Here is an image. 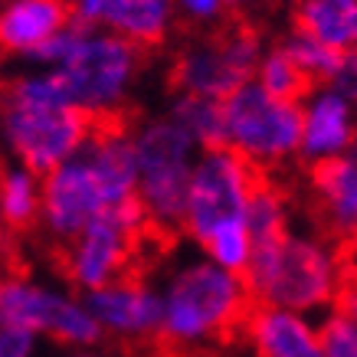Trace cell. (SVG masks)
<instances>
[{
	"instance_id": "obj_1",
	"label": "cell",
	"mask_w": 357,
	"mask_h": 357,
	"mask_svg": "<svg viewBox=\"0 0 357 357\" xmlns=\"http://www.w3.org/2000/svg\"><path fill=\"white\" fill-rule=\"evenodd\" d=\"M154 285L161 295L158 344L181 357L220 351L229 337L239 335L252 305L243 275L213 266L197 249L167 262Z\"/></svg>"
},
{
	"instance_id": "obj_2",
	"label": "cell",
	"mask_w": 357,
	"mask_h": 357,
	"mask_svg": "<svg viewBox=\"0 0 357 357\" xmlns=\"http://www.w3.org/2000/svg\"><path fill=\"white\" fill-rule=\"evenodd\" d=\"M26 66L56 73L69 102L89 121H112L128 112L144 79V50L112 33L69 23Z\"/></svg>"
},
{
	"instance_id": "obj_3",
	"label": "cell",
	"mask_w": 357,
	"mask_h": 357,
	"mask_svg": "<svg viewBox=\"0 0 357 357\" xmlns=\"http://www.w3.org/2000/svg\"><path fill=\"white\" fill-rule=\"evenodd\" d=\"M92 125L50 69L26 66L0 86V148L40 177L82 151Z\"/></svg>"
},
{
	"instance_id": "obj_4",
	"label": "cell",
	"mask_w": 357,
	"mask_h": 357,
	"mask_svg": "<svg viewBox=\"0 0 357 357\" xmlns=\"http://www.w3.org/2000/svg\"><path fill=\"white\" fill-rule=\"evenodd\" d=\"M344 279V259L331 236L295 227L259 243L243 272L252 305H275L298 314L328 312Z\"/></svg>"
},
{
	"instance_id": "obj_5",
	"label": "cell",
	"mask_w": 357,
	"mask_h": 357,
	"mask_svg": "<svg viewBox=\"0 0 357 357\" xmlns=\"http://www.w3.org/2000/svg\"><path fill=\"white\" fill-rule=\"evenodd\" d=\"M131 144H135V164H138L135 200L148 220V229L158 236L181 233L187 181H190L200 148L187 138V131L167 112L135 121Z\"/></svg>"
},
{
	"instance_id": "obj_6",
	"label": "cell",
	"mask_w": 357,
	"mask_h": 357,
	"mask_svg": "<svg viewBox=\"0 0 357 357\" xmlns=\"http://www.w3.org/2000/svg\"><path fill=\"white\" fill-rule=\"evenodd\" d=\"M262 50L266 36L243 20L223 23L220 30L210 33H197L174 50L167 63L171 92L223 102L229 92L252 82Z\"/></svg>"
},
{
	"instance_id": "obj_7",
	"label": "cell",
	"mask_w": 357,
	"mask_h": 357,
	"mask_svg": "<svg viewBox=\"0 0 357 357\" xmlns=\"http://www.w3.org/2000/svg\"><path fill=\"white\" fill-rule=\"evenodd\" d=\"M223 148L256 171H279L298 161L302 112L295 98H275L256 82L239 86L223 102Z\"/></svg>"
},
{
	"instance_id": "obj_8",
	"label": "cell",
	"mask_w": 357,
	"mask_h": 357,
	"mask_svg": "<svg viewBox=\"0 0 357 357\" xmlns=\"http://www.w3.org/2000/svg\"><path fill=\"white\" fill-rule=\"evenodd\" d=\"M148 233L151 229H148L138 200L109 206L92 223H86L66 246H59L63 275L73 285V292L86 295L121 275H131L141 259Z\"/></svg>"
},
{
	"instance_id": "obj_9",
	"label": "cell",
	"mask_w": 357,
	"mask_h": 357,
	"mask_svg": "<svg viewBox=\"0 0 357 357\" xmlns=\"http://www.w3.org/2000/svg\"><path fill=\"white\" fill-rule=\"evenodd\" d=\"M0 328L30 331L63 347H96L102 331L82 295L20 272H0Z\"/></svg>"
},
{
	"instance_id": "obj_10",
	"label": "cell",
	"mask_w": 357,
	"mask_h": 357,
	"mask_svg": "<svg viewBox=\"0 0 357 357\" xmlns=\"http://www.w3.org/2000/svg\"><path fill=\"white\" fill-rule=\"evenodd\" d=\"M259 177L262 174L252 164H246L229 148L200 151L194 171H190V181H187L181 233L197 246L213 229L227 227V223H243L249 197L259 184Z\"/></svg>"
},
{
	"instance_id": "obj_11",
	"label": "cell",
	"mask_w": 357,
	"mask_h": 357,
	"mask_svg": "<svg viewBox=\"0 0 357 357\" xmlns=\"http://www.w3.org/2000/svg\"><path fill=\"white\" fill-rule=\"evenodd\" d=\"M112 206L105 187L82 151L40 177V223L43 236L66 246L79 229Z\"/></svg>"
},
{
	"instance_id": "obj_12",
	"label": "cell",
	"mask_w": 357,
	"mask_h": 357,
	"mask_svg": "<svg viewBox=\"0 0 357 357\" xmlns=\"http://www.w3.org/2000/svg\"><path fill=\"white\" fill-rule=\"evenodd\" d=\"M82 302H86L102 337L128 347L158 344L161 295H158V285L151 279L131 272V275H121L96 292H86Z\"/></svg>"
},
{
	"instance_id": "obj_13",
	"label": "cell",
	"mask_w": 357,
	"mask_h": 357,
	"mask_svg": "<svg viewBox=\"0 0 357 357\" xmlns=\"http://www.w3.org/2000/svg\"><path fill=\"white\" fill-rule=\"evenodd\" d=\"M69 13L79 26L121 36L144 53L161 50L177 33L171 0H69Z\"/></svg>"
},
{
	"instance_id": "obj_14",
	"label": "cell",
	"mask_w": 357,
	"mask_h": 357,
	"mask_svg": "<svg viewBox=\"0 0 357 357\" xmlns=\"http://www.w3.org/2000/svg\"><path fill=\"white\" fill-rule=\"evenodd\" d=\"M298 112H302L298 161L308 167L344 154L357 141V105L331 82L308 89L298 98Z\"/></svg>"
},
{
	"instance_id": "obj_15",
	"label": "cell",
	"mask_w": 357,
	"mask_h": 357,
	"mask_svg": "<svg viewBox=\"0 0 357 357\" xmlns=\"http://www.w3.org/2000/svg\"><path fill=\"white\" fill-rule=\"evenodd\" d=\"M239 335L249 357H325L312 314L285 312L275 305H249Z\"/></svg>"
},
{
	"instance_id": "obj_16",
	"label": "cell",
	"mask_w": 357,
	"mask_h": 357,
	"mask_svg": "<svg viewBox=\"0 0 357 357\" xmlns=\"http://www.w3.org/2000/svg\"><path fill=\"white\" fill-rule=\"evenodd\" d=\"M314 213L325 223V236L351 239L357 229V141L344 154L308 167Z\"/></svg>"
},
{
	"instance_id": "obj_17",
	"label": "cell",
	"mask_w": 357,
	"mask_h": 357,
	"mask_svg": "<svg viewBox=\"0 0 357 357\" xmlns=\"http://www.w3.org/2000/svg\"><path fill=\"white\" fill-rule=\"evenodd\" d=\"M69 23V0H7L0 7V53L26 63Z\"/></svg>"
},
{
	"instance_id": "obj_18",
	"label": "cell",
	"mask_w": 357,
	"mask_h": 357,
	"mask_svg": "<svg viewBox=\"0 0 357 357\" xmlns=\"http://www.w3.org/2000/svg\"><path fill=\"white\" fill-rule=\"evenodd\" d=\"M292 26L347 53L357 46V0H292Z\"/></svg>"
},
{
	"instance_id": "obj_19",
	"label": "cell",
	"mask_w": 357,
	"mask_h": 357,
	"mask_svg": "<svg viewBox=\"0 0 357 357\" xmlns=\"http://www.w3.org/2000/svg\"><path fill=\"white\" fill-rule=\"evenodd\" d=\"M0 220L10 236H23L40 223V174L13 161L0 164Z\"/></svg>"
},
{
	"instance_id": "obj_20",
	"label": "cell",
	"mask_w": 357,
	"mask_h": 357,
	"mask_svg": "<svg viewBox=\"0 0 357 357\" xmlns=\"http://www.w3.org/2000/svg\"><path fill=\"white\" fill-rule=\"evenodd\" d=\"M164 112L187 131V138L194 141L200 151H206V148H223V105H220V102L171 92Z\"/></svg>"
},
{
	"instance_id": "obj_21",
	"label": "cell",
	"mask_w": 357,
	"mask_h": 357,
	"mask_svg": "<svg viewBox=\"0 0 357 357\" xmlns=\"http://www.w3.org/2000/svg\"><path fill=\"white\" fill-rule=\"evenodd\" d=\"M243 223H246L249 236H252L256 246L282 236L285 229H292V204H289V194H285L275 181L259 177V184H256L252 197H249Z\"/></svg>"
},
{
	"instance_id": "obj_22",
	"label": "cell",
	"mask_w": 357,
	"mask_h": 357,
	"mask_svg": "<svg viewBox=\"0 0 357 357\" xmlns=\"http://www.w3.org/2000/svg\"><path fill=\"white\" fill-rule=\"evenodd\" d=\"M275 43L298 66V73L305 76L308 86H325V82H331V76H335V69H337V59H341V53H335L331 46L318 43L314 36L295 30V26H289Z\"/></svg>"
},
{
	"instance_id": "obj_23",
	"label": "cell",
	"mask_w": 357,
	"mask_h": 357,
	"mask_svg": "<svg viewBox=\"0 0 357 357\" xmlns=\"http://www.w3.org/2000/svg\"><path fill=\"white\" fill-rule=\"evenodd\" d=\"M252 82H256L259 89H266L269 96L295 98V102L312 89L308 82H305L302 73H298V66L289 59V53H285L279 43H266L259 63H256V73H252Z\"/></svg>"
},
{
	"instance_id": "obj_24",
	"label": "cell",
	"mask_w": 357,
	"mask_h": 357,
	"mask_svg": "<svg viewBox=\"0 0 357 357\" xmlns=\"http://www.w3.org/2000/svg\"><path fill=\"white\" fill-rule=\"evenodd\" d=\"M194 249L204 256V259H210L213 266H220V269L243 275L246 266H249V259H252L256 243H252V236H249L246 223H227V227L213 229L206 239H200Z\"/></svg>"
},
{
	"instance_id": "obj_25",
	"label": "cell",
	"mask_w": 357,
	"mask_h": 357,
	"mask_svg": "<svg viewBox=\"0 0 357 357\" xmlns=\"http://www.w3.org/2000/svg\"><path fill=\"white\" fill-rule=\"evenodd\" d=\"M314 325H318V344L325 357H357V321L351 314L337 312L331 305Z\"/></svg>"
},
{
	"instance_id": "obj_26",
	"label": "cell",
	"mask_w": 357,
	"mask_h": 357,
	"mask_svg": "<svg viewBox=\"0 0 357 357\" xmlns=\"http://www.w3.org/2000/svg\"><path fill=\"white\" fill-rule=\"evenodd\" d=\"M174 3V17H177V26L184 23L197 33H210L220 30L223 23H229L233 10H229L227 0H171Z\"/></svg>"
},
{
	"instance_id": "obj_27",
	"label": "cell",
	"mask_w": 357,
	"mask_h": 357,
	"mask_svg": "<svg viewBox=\"0 0 357 357\" xmlns=\"http://www.w3.org/2000/svg\"><path fill=\"white\" fill-rule=\"evenodd\" d=\"M40 337L17 328H0V357H36Z\"/></svg>"
},
{
	"instance_id": "obj_28",
	"label": "cell",
	"mask_w": 357,
	"mask_h": 357,
	"mask_svg": "<svg viewBox=\"0 0 357 357\" xmlns=\"http://www.w3.org/2000/svg\"><path fill=\"white\" fill-rule=\"evenodd\" d=\"M331 86L357 105V46L354 50H347V53H341L335 76H331Z\"/></svg>"
},
{
	"instance_id": "obj_29",
	"label": "cell",
	"mask_w": 357,
	"mask_h": 357,
	"mask_svg": "<svg viewBox=\"0 0 357 357\" xmlns=\"http://www.w3.org/2000/svg\"><path fill=\"white\" fill-rule=\"evenodd\" d=\"M335 308L351 314L357 321V279H344V285H341V292H337V298H335Z\"/></svg>"
},
{
	"instance_id": "obj_30",
	"label": "cell",
	"mask_w": 357,
	"mask_h": 357,
	"mask_svg": "<svg viewBox=\"0 0 357 357\" xmlns=\"http://www.w3.org/2000/svg\"><path fill=\"white\" fill-rule=\"evenodd\" d=\"M229 10H262V7H279V3H292V0H227Z\"/></svg>"
},
{
	"instance_id": "obj_31",
	"label": "cell",
	"mask_w": 357,
	"mask_h": 357,
	"mask_svg": "<svg viewBox=\"0 0 357 357\" xmlns=\"http://www.w3.org/2000/svg\"><path fill=\"white\" fill-rule=\"evenodd\" d=\"M66 357H102V354H96V347H73Z\"/></svg>"
},
{
	"instance_id": "obj_32",
	"label": "cell",
	"mask_w": 357,
	"mask_h": 357,
	"mask_svg": "<svg viewBox=\"0 0 357 357\" xmlns=\"http://www.w3.org/2000/svg\"><path fill=\"white\" fill-rule=\"evenodd\" d=\"M184 357H227V354H220V351H200V354H184Z\"/></svg>"
},
{
	"instance_id": "obj_33",
	"label": "cell",
	"mask_w": 357,
	"mask_h": 357,
	"mask_svg": "<svg viewBox=\"0 0 357 357\" xmlns=\"http://www.w3.org/2000/svg\"><path fill=\"white\" fill-rule=\"evenodd\" d=\"M351 246H354V252H357V229L351 233Z\"/></svg>"
},
{
	"instance_id": "obj_34",
	"label": "cell",
	"mask_w": 357,
	"mask_h": 357,
	"mask_svg": "<svg viewBox=\"0 0 357 357\" xmlns=\"http://www.w3.org/2000/svg\"><path fill=\"white\" fill-rule=\"evenodd\" d=\"M3 3H7V0H0V7H3Z\"/></svg>"
}]
</instances>
